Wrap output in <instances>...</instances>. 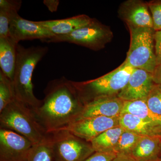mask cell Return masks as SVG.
<instances>
[{"label": "cell", "instance_id": "3", "mask_svg": "<svg viewBox=\"0 0 161 161\" xmlns=\"http://www.w3.org/2000/svg\"><path fill=\"white\" fill-rule=\"evenodd\" d=\"M0 129L17 132L34 144L40 142L48 134L34 112L16 98L0 112Z\"/></svg>", "mask_w": 161, "mask_h": 161}, {"label": "cell", "instance_id": "9", "mask_svg": "<svg viewBox=\"0 0 161 161\" xmlns=\"http://www.w3.org/2000/svg\"><path fill=\"white\" fill-rule=\"evenodd\" d=\"M33 145L17 132L0 129V161H25Z\"/></svg>", "mask_w": 161, "mask_h": 161}, {"label": "cell", "instance_id": "13", "mask_svg": "<svg viewBox=\"0 0 161 161\" xmlns=\"http://www.w3.org/2000/svg\"><path fill=\"white\" fill-rule=\"evenodd\" d=\"M118 14L128 26L153 28L152 16L147 2L128 0L121 4Z\"/></svg>", "mask_w": 161, "mask_h": 161}, {"label": "cell", "instance_id": "21", "mask_svg": "<svg viewBox=\"0 0 161 161\" xmlns=\"http://www.w3.org/2000/svg\"><path fill=\"white\" fill-rule=\"evenodd\" d=\"M142 136L134 132L125 130L115 146L114 153L116 154L130 155Z\"/></svg>", "mask_w": 161, "mask_h": 161}, {"label": "cell", "instance_id": "11", "mask_svg": "<svg viewBox=\"0 0 161 161\" xmlns=\"http://www.w3.org/2000/svg\"><path fill=\"white\" fill-rule=\"evenodd\" d=\"M124 103L125 101L119 98L117 95L96 97L84 104L76 120L92 116L119 117L122 112Z\"/></svg>", "mask_w": 161, "mask_h": 161}, {"label": "cell", "instance_id": "7", "mask_svg": "<svg viewBox=\"0 0 161 161\" xmlns=\"http://www.w3.org/2000/svg\"><path fill=\"white\" fill-rule=\"evenodd\" d=\"M112 37L109 27L93 19L89 24L65 36H55L42 40L47 43L68 42L94 50L103 48Z\"/></svg>", "mask_w": 161, "mask_h": 161}, {"label": "cell", "instance_id": "17", "mask_svg": "<svg viewBox=\"0 0 161 161\" xmlns=\"http://www.w3.org/2000/svg\"><path fill=\"white\" fill-rule=\"evenodd\" d=\"M17 44L9 36L0 38L1 70L12 81L16 62Z\"/></svg>", "mask_w": 161, "mask_h": 161}, {"label": "cell", "instance_id": "6", "mask_svg": "<svg viewBox=\"0 0 161 161\" xmlns=\"http://www.w3.org/2000/svg\"><path fill=\"white\" fill-rule=\"evenodd\" d=\"M53 161H84L95 152L89 142L66 130L50 133Z\"/></svg>", "mask_w": 161, "mask_h": 161}, {"label": "cell", "instance_id": "1", "mask_svg": "<svg viewBox=\"0 0 161 161\" xmlns=\"http://www.w3.org/2000/svg\"><path fill=\"white\" fill-rule=\"evenodd\" d=\"M44 94L34 113L48 133L76 120L84 105L73 81L64 77L49 81Z\"/></svg>", "mask_w": 161, "mask_h": 161}, {"label": "cell", "instance_id": "27", "mask_svg": "<svg viewBox=\"0 0 161 161\" xmlns=\"http://www.w3.org/2000/svg\"><path fill=\"white\" fill-rule=\"evenodd\" d=\"M22 1L14 0H1L0 8H4L10 11H19L21 5Z\"/></svg>", "mask_w": 161, "mask_h": 161}, {"label": "cell", "instance_id": "5", "mask_svg": "<svg viewBox=\"0 0 161 161\" xmlns=\"http://www.w3.org/2000/svg\"><path fill=\"white\" fill-rule=\"evenodd\" d=\"M130 34V48L124 62L133 68L153 74L157 66L153 28L128 26Z\"/></svg>", "mask_w": 161, "mask_h": 161}, {"label": "cell", "instance_id": "10", "mask_svg": "<svg viewBox=\"0 0 161 161\" xmlns=\"http://www.w3.org/2000/svg\"><path fill=\"white\" fill-rule=\"evenodd\" d=\"M9 37L16 43L22 40L39 39L41 41L55 36L37 21L25 19L14 13L12 15L9 29Z\"/></svg>", "mask_w": 161, "mask_h": 161}, {"label": "cell", "instance_id": "20", "mask_svg": "<svg viewBox=\"0 0 161 161\" xmlns=\"http://www.w3.org/2000/svg\"><path fill=\"white\" fill-rule=\"evenodd\" d=\"M25 161H53L52 138L50 133L40 142L33 145Z\"/></svg>", "mask_w": 161, "mask_h": 161}, {"label": "cell", "instance_id": "15", "mask_svg": "<svg viewBox=\"0 0 161 161\" xmlns=\"http://www.w3.org/2000/svg\"><path fill=\"white\" fill-rule=\"evenodd\" d=\"M120 126L125 130L142 136H161V125L152 123L129 113H121L119 116Z\"/></svg>", "mask_w": 161, "mask_h": 161}, {"label": "cell", "instance_id": "8", "mask_svg": "<svg viewBox=\"0 0 161 161\" xmlns=\"http://www.w3.org/2000/svg\"><path fill=\"white\" fill-rule=\"evenodd\" d=\"M119 126V117L92 116L79 119L58 130H66L91 142L106 130Z\"/></svg>", "mask_w": 161, "mask_h": 161}, {"label": "cell", "instance_id": "28", "mask_svg": "<svg viewBox=\"0 0 161 161\" xmlns=\"http://www.w3.org/2000/svg\"><path fill=\"white\" fill-rule=\"evenodd\" d=\"M153 38L158 66L161 64V31L154 32Z\"/></svg>", "mask_w": 161, "mask_h": 161}, {"label": "cell", "instance_id": "26", "mask_svg": "<svg viewBox=\"0 0 161 161\" xmlns=\"http://www.w3.org/2000/svg\"><path fill=\"white\" fill-rule=\"evenodd\" d=\"M116 155L114 153L95 152L84 161H112Z\"/></svg>", "mask_w": 161, "mask_h": 161}, {"label": "cell", "instance_id": "18", "mask_svg": "<svg viewBox=\"0 0 161 161\" xmlns=\"http://www.w3.org/2000/svg\"><path fill=\"white\" fill-rule=\"evenodd\" d=\"M125 129L119 126L109 129L91 142L95 152L114 153L116 144Z\"/></svg>", "mask_w": 161, "mask_h": 161}, {"label": "cell", "instance_id": "2", "mask_svg": "<svg viewBox=\"0 0 161 161\" xmlns=\"http://www.w3.org/2000/svg\"><path fill=\"white\" fill-rule=\"evenodd\" d=\"M48 51L46 47L26 48L19 43L16 47V62L13 83L15 98L35 112L42 100L35 96L32 83L33 73L37 64Z\"/></svg>", "mask_w": 161, "mask_h": 161}, {"label": "cell", "instance_id": "19", "mask_svg": "<svg viewBox=\"0 0 161 161\" xmlns=\"http://www.w3.org/2000/svg\"><path fill=\"white\" fill-rule=\"evenodd\" d=\"M122 113H129L147 121L161 125V117L148 108L145 100L125 101Z\"/></svg>", "mask_w": 161, "mask_h": 161}, {"label": "cell", "instance_id": "32", "mask_svg": "<svg viewBox=\"0 0 161 161\" xmlns=\"http://www.w3.org/2000/svg\"><path fill=\"white\" fill-rule=\"evenodd\" d=\"M153 161H161V157H159V158Z\"/></svg>", "mask_w": 161, "mask_h": 161}, {"label": "cell", "instance_id": "30", "mask_svg": "<svg viewBox=\"0 0 161 161\" xmlns=\"http://www.w3.org/2000/svg\"><path fill=\"white\" fill-rule=\"evenodd\" d=\"M153 79L154 83L161 85V64L156 68L153 74Z\"/></svg>", "mask_w": 161, "mask_h": 161}, {"label": "cell", "instance_id": "33", "mask_svg": "<svg viewBox=\"0 0 161 161\" xmlns=\"http://www.w3.org/2000/svg\"><path fill=\"white\" fill-rule=\"evenodd\" d=\"M160 157H161V146L160 154Z\"/></svg>", "mask_w": 161, "mask_h": 161}, {"label": "cell", "instance_id": "24", "mask_svg": "<svg viewBox=\"0 0 161 161\" xmlns=\"http://www.w3.org/2000/svg\"><path fill=\"white\" fill-rule=\"evenodd\" d=\"M151 13L153 29L154 31H161V0H155L147 2Z\"/></svg>", "mask_w": 161, "mask_h": 161}, {"label": "cell", "instance_id": "25", "mask_svg": "<svg viewBox=\"0 0 161 161\" xmlns=\"http://www.w3.org/2000/svg\"><path fill=\"white\" fill-rule=\"evenodd\" d=\"M17 11L0 8V38L9 36V29L12 15Z\"/></svg>", "mask_w": 161, "mask_h": 161}, {"label": "cell", "instance_id": "12", "mask_svg": "<svg viewBox=\"0 0 161 161\" xmlns=\"http://www.w3.org/2000/svg\"><path fill=\"white\" fill-rule=\"evenodd\" d=\"M154 83L152 73L134 68L126 86L117 96L125 101L146 100Z\"/></svg>", "mask_w": 161, "mask_h": 161}, {"label": "cell", "instance_id": "22", "mask_svg": "<svg viewBox=\"0 0 161 161\" xmlns=\"http://www.w3.org/2000/svg\"><path fill=\"white\" fill-rule=\"evenodd\" d=\"M15 98L12 80L0 70V112Z\"/></svg>", "mask_w": 161, "mask_h": 161}, {"label": "cell", "instance_id": "23", "mask_svg": "<svg viewBox=\"0 0 161 161\" xmlns=\"http://www.w3.org/2000/svg\"><path fill=\"white\" fill-rule=\"evenodd\" d=\"M146 101L148 108L161 117V85L154 83Z\"/></svg>", "mask_w": 161, "mask_h": 161}, {"label": "cell", "instance_id": "14", "mask_svg": "<svg viewBox=\"0 0 161 161\" xmlns=\"http://www.w3.org/2000/svg\"><path fill=\"white\" fill-rule=\"evenodd\" d=\"M93 19L85 14L62 19L37 21L55 36H65L89 24Z\"/></svg>", "mask_w": 161, "mask_h": 161}, {"label": "cell", "instance_id": "4", "mask_svg": "<svg viewBox=\"0 0 161 161\" xmlns=\"http://www.w3.org/2000/svg\"><path fill=\"white\" fill-rule=\"evenodd\" d=\"M134 68L124 62L102 77L85 82L73 81L84 104L101 96H114L126 86Z\"/></svg>", "mask_w": 161, "mask_h": 161}, {"label": "cell", "instance_id": "31", "mask_svg": "<svg viewBox=\"0 0 161 161\" xmlns=\"http://www.w3.org/2000/svg\"><path fill=\"white\" fill-rule=\"evenodd\" d=\"M112 161H136L132 157L125 154H117Z\"/></svg>", "mask_w": 161, "mask_h": 161}, {"label": "cell", "instance_id": "16", "mask_svg": "<svg viewBox=\"0 0 161 161\" xmlns=\"http://www.w3.org/2000/svg\"><path fill=\"white\" fill-rule=\"evenodd\" d=\"M161 139L158 136H143L130 156L136 161H153L160 157Z\"/></svg>", "mask_w": 161, "mask_h": 161}, {"label": "cell", "instance_id": "29", "mask_svg": "<svg viewBox=\"0 0 161 161\" xmlns=\"http://www.w3.org/2000/svg\"><path fill=\"white\" fill-rule=\"evenodd\" d=\"M43 3L51 12H56L58 9L60 2L58 0H45Z\"/></svg>", "mask_w": 161, "mask_h": 161}, {"label": "cell", "instance_id": "34", "mask_svg": "<svg viewBox=\"0 0 161 161\" xmlns=\"http://www.w3.org/2000/svg\"><path fill=\"white\" fill-rule=\"evenodd\" d=\"M158 137H159V138H160L161 139V136H158Z\"/></svg>", "mask_w": 161, "mask_h": 161}]
</instances>
